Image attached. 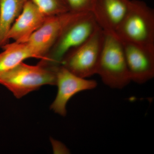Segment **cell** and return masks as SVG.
<instances>
[{
	"label": "cell",
	"mask_w": 154,
	"mask_h": 154,
	"mask_svg": "<svg viewBox=\"0 0 154 154\" xmlns=\"http://www.w3.org/2000/svg\"><path fill=\"white\" fill-rule=\"evenodd\" d=\"M98 27L92 13H87L75 19L65 28L38 63L53 69L59 66L65 56L87 41Z\"/></svg>",
	"instance_id": "1"
},
{
	"label": "cell",
	"mask_w": 154,
	"mask_h": 154,
	"mask_svg": "<svg viewBox=\"0 0 154 154\" xmlns=\"http://www.w3.org/2000/svg\"><path fill=\"white\" fill-rule=\"evenodd\" d=\"M56 69L38 63L29 65L24 62L0 75V84L11 91L17 99L45 85H56Z\"/></svg>",
	"instance_id": "2"
},
{
	"label": "cell",
	"mask_w": 154,
	"mask_h": 154,
	"mask_svg": "<svg viewBox=\"0 0 154 154\" xmlns=\"http://www.w3.org/2000/svg\"><path fill=\"white\" fill-rule=\"evenodd\" d=\"M105 33L96 74L110 88L122 89L131 82L122 42L115 34Z\"/></svg>",
	"instance_id": "3"
},
{
	"label": "cell",
	"mask_w": 154,
	"mask_h": 154,
	"mask_svg": "<svg viewBox=\"0 0 154 154\" xmlns=\"http://www.w3.org/2000/svg\"><path fill=\"white\" fill-rule=\"evenodd\" d=\"M116 35L128 42L154 50V12L146 3L131 0L129 11Z\"/></svg>",
	"instance_id": "4"
},
{
	"label": "cell",
	"mask_w": 154,
	"mask_h": 154,
	"mask_svg": "<svg viewBox=\"0 0 154 154\" xmlns=\"http://www.w3.org/2000/svg\"><path fill=\"white\" fill-rule=\"evenodd\" d=\"M105 38V32L99 26L87 41L65 56L61 65L82 78L96 74Z\"/></svg>",
	"instance_id": "5"
},
{
	"label": "cell",
	"mask_w": 154,
	"mask_h": 154,
	"mask_svg": "<svg viewBox=\"0 0 154 154\" xmlns=\"http://www.w3.org/2000/svg\"><path fill=\"white\" fill-rule=\"evenodd\" d=\"M85 14H76L69 11L48 17L27 42L37 58H43L67 26Z\"/></svg>",
	"instance_id": "6"
},
{
	"label": "cell",
	"mask_w": 154,
	"mask_h": 154,
	"mask_svg": "<svg viewBox=\"0 0 154 154\" xmlns=\"http://www.w3.org/2000/svg\"><path fill=\"white\" fill-rule=\"evenodd\" d=\"M56 75L58 92L50 108L63 116H66L67 104L73 96L82 91L94 89L97 86L95 80L77 76L61 65L57 68Z\"/></svg>",
	"instance_id": "7"
},
{
	"label": "cell",
	"mask_w": 154,
	"mask_h": 154,
	"mask_svg": "<svg viewBox=\"0 0 154 154\" xmlns=\"http://www.w3.org/2000/svg\"><path fill=\"white\" fill-rule=\"evenodd\" d=\"M121 41L131 81L143 84L152 79L154 76V50Z\"/></svg>",
	"instance_id": "8"
},
{
	"label": "cell",
	"mask_w": 154,
	"mask_h": 154,
	"mask_svg": "<svg viewBox=\"0 0 154 154\" xmlns=\"http://www.w3.org/2000/svg\"><path fill=\"white\" fill-rule=\"evenodd\" d=\"M131 0H96L92 14L105 33L116 34L129 11Z\"/></svg>",
	"instance_id": "9"
},
{
	"label": "cell",
	"mask_w": 154,
	"mask_h": 154,
	"mask_svg": "<svg viewBox=\"0 0 154 154\" xmlns=\"http://www.w3.org/2000/svg\"><path fill=\"white\" fill-rule=\"evenodd\" d=\"M48 17L31 1L28 0L11 27L8 39H13L17 43H26Z\"/></svg>",
	"instance_id": "10"
},
{
	"label": "cell",
	"mask_w": 154,
	"mask_h": 154,
	"mask_svg": "<svg viewBox=\"0 0 154 154\" xmlns=\"http://www.w3.org/2000/svg\"><path fill=\"white\" fill-rule=\"evenodd\" d=\"M0 53V75L30 58H37L27 42L8 43Z\"/></svg>",
	"instance_id": "11"
},
{
	"label": "cell",
	"mask_w": 154,
	"mask_h": 154,
	"mask_svg": "<svg viewBox=\"0 0 154 154\" xmlns=\"http://www.w3.org/2000/svg\"><path fill=\"white\" fill-rule=\"evenodd\" d=\"M28 0H0V48L8 43L11 27Z\"/></svg>",
	"instance_id": "12"
},
{
	"label": "cell",
	"mask_w": 154,
	"mask_h": 154,
	"mask_svg": "<svg viewBox=\"0 0 154 154\" xmlns=\"http://www.w3.org/2000/svg\"><path fill=\"white\" fill-rule=\"evenodd\" d=\"M45 15L51 17L69 12L65 0H30Z\"/></svg>",
	"instance_id": "13"
},
{
	"label": "cell",
	"mask_w": 154,
	"mask_h": 154,
	"mask_svg": "<svg viewBox=\"0 0 154 154\" xmlns=\"http://www.w3.org/2000/svg\"><path fill=\"white\" fill-rule=\"evenodd\" d=\"M69 11L76 14L92 13L96 0H65Z\"/></svg>",
	"instance_id": "14"
}]
</instances>
